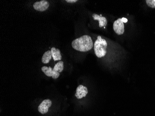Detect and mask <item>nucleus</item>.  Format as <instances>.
Returning a JSON list of instances; mask_svg holds the SVG:
<instances>
[{"instance_id":"8","label":"nucleus","mask_w":155,"mask_h":116,"mask_svg":"<svg viewBox=\"0 0 155 116\" xmlns=\"http://www.w3.org/2000/svg\"><path fill=\"white\" fill-rule=\"evenodd\" d=\"M93 17L94 18V20H97V21H98L99 26L100 28L107 26V18L105 17L100 16L96 14H93Z\"/></svg>"},{"instance_id":"12","label":"nucleus","mask_w":155,"mask_h":116,"mask_svg":"<svg viewBox=\"0 0 155 116\" xmlns=\"http://www.w3.org/2000/svg\"><path fill=\"white\" fill-rule=\"evenodd\" d=\"M147 5L152 8H155V0H146Z\"/></svg>"},{"instance_id":"10","label":"nucleus","mask_w":155,"mask_h":116,"mask_svg":"<svg viewBox=\"0 0 155 116\" xmlns=\"http://www.w3.org/2000/svg\"><path fill=\"white\" fill-rule=\"evenodd\" d=\"M52 58V53L50 50L44 53L42 57V62L44 64H48L49 62Z\"/></svg>"},{"instance_id":"6","label":"nucleus","mask_w":155,"mask_h":116,"mask_svg":"<svg viewBox=\"0 0 155 116\" xmlns=\"http://www.w3.org/2000/svg\"><path fill=\"white\" fill-rule=\"evenodd\" d=\"M41 70L47 76L52 77L54 79H56L60 76V73L53 70L51 67L44 66L41 68Z\"/></svg>"},{"instance_id":"14","label":"nucleus","mask_w":155,"mask_h":116,"mask_svg":"<svg viewBox=\"0 0 155 116\" xmlns=\"http://www.w3.org/2000/svg\"><path fill=\"white\" fill-rule=\"evenodd\" d=\"M122 22L124 23H126V22H128L127 19L125 18H122Z\"/></svg>"},{"instance_id":"3","label":"nucleus","mask_w":155,"mask_h":116,"mask_svg":"<svg viewBox=\"0 0 155 116\" xmlns=\"http://www.w3.org/2000/svg\"><path fill=\"white\" fill-rule=\"evenodd\" d=\"M114 31L118 35H122L124 32V23L122 21V18L115 21L113 25Z\"/></svg>"},{"instance_id":"5","label":"nucleus","mask_w":155,"mask_h":116,"mask_svg":"<svg viewBox=\"0 0 155 116\" xmlns=\"http://www.w3.org/2000/svg\"><path fill=\"white\" fill-rule=\"evenodd\" d=\"M52 105V101L49 99H45L42 102L38 107V111L42 114L47 113L48 109Z\"/></svg>"},{"instance_id":"1","label":"nucleus","mask_w":155,"mask_h":116,"mask_svg":"<svg viewBox=\"0 0 155 116\" xmlns=\"http://www.w3.org/2000/svg\"><path fill=\"white\" fill-rule=\"evenodd\" d=\"M72 46L76 50L82 52L88 51L94 46L91 37L87 35L74 40L72 41Z\"/></svg>"},{"instance_id":"13","label":"nucleus","mask_w":155,"mask_h":116,"mask_svg":"<svg viewBox=\"0 0 155 116\" xmlns=\"http://www.w3.org/2000/svg\"><path fill=\"white\" fill-rule=\"evenodd\" d=\"M66 2L68 3H74L78 2L77 0H66Z\"/></svg>"},{"instance_id":"2","label":"nucleus","mask_w":155,"mask_h":116,"mask_svg":"<svg viewBox=\"0 0 155 116\" xmlns=\"http://www.w3.org/2000/svg\"><path fill=\"white\" fill-rule=\"evenodd\" d=\"M107 43L104 39H102L101 36H97V39L94 44L95 54L98 58L105 56L107 54Z\"/></svg>"},{"instance_id":"4","label":"nucleus","mask_w":155,"mask_h":116,"mask_svg":"<svg viewBox=\"0 0 155 116\" xmlns=\"http://www.w3.org/2000/svg\"><path fill=\"white\" fill-rule=\"evenodd\" d=\"M49 7V3L47 1L42 0L40 2H35L33 5L34 9L41 12H43L48 9Z\"/></svg>"},{"instance_id":"7","label":"nucleus","mask_w":155,"mask_h":116,"mask_svg":"<svg viewBox=\"0 0 155 116\" xmlns=\"http://www.w3.org/2000/svg\"><path fill=\"white\" fill-rule=\"evenodd\" d=\"M88 92V91L87 87L83 85H80L77 88L75 96L78 99H81L87 96Z\"/></svg>"},{"instance_id":"11","label":"nucleus","mask_w":155,"mask_h":116,"mask_svg":"<svg viewBox=\"0 0 155 116\" xmlns=\"http://www.w3.org/2000/svg\"><path fill=\"white\" fill-rule=\"evenodd\" d=\"M63 69H64V63L62 61H60L57 64H56L53 68V70L59 73L62 72Z\"/></svg>"},{"instance_id":"9","label":"nucleus","mask_w":155,"mask_h":116,"mask_svg":"<svg viewBox=\"0 0 155 116\" xmlns=\"http://www.w3.org/2000/svg\"><path fill=\"white\" fill-rule=\"evenodd\" d=\"M51 53L52 57L54 61H61L62 59V56L61 55V51L59 49H56L54 47H53L51 48Z\"/></svg>"}]
</instances>
